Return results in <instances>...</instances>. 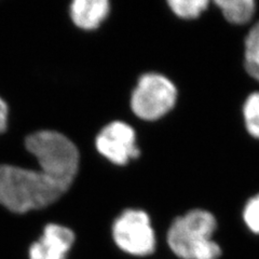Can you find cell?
<instances>
[{
	"label": "cell",
	"mask_w": 259,
	"mask_h": 259,
	"mask_svg": "<svg viewBox=\"0 0 259 259\" xmlns=\"http://www.w3.org/2000/svg\"><path fill=\"white\" fill-rule=\"evenodd\" d=\"M172 11L182 19H196L204 12L208 2L206 0H169Z\"/></svg>",
	"instance_id": "obj_12"
},
{
	"label": "cell",
	"mask_w": 259,
	"mask_h": 259,
	"mask_svg": "<svg viewBox=\"0 0 259 259\" xmlns=\"http://www.w3.org/2000/svg\"><path fill=\"white\" fill-rule=\"evenodd\" d=\"M96 148L101 155L118 165L140 156L135 145V132L128 124L115 121L105 126L96 137Z\"/></svg>",
	"instance_id": "obj_6"
},
{
	"label": "cell",
	"mask_w": 259,
	"mask_h": 259,
	"mask_svg": "<svg viewBox=\"0 0 259 259\" xmlns=\"http://www.w3.org/2000/svg\"><path fill=\"white\" fill-rule=\"evenodd\" d=\"M242 218L247 230L255 236H259V193L246 202Z\"/></svg>",
	"instance_id": "obj_13"
},
{
	"label": "cell",
	"mask_w": 259,
	"mask_h": 259,
	"mask_svg": "<svg viewBox=\"0 0 259 259\" xmlns=\"http://www.w3.org/2000/svg\"><path fill=\"white\" fill-rule=\"evenodd\" d=\"M243 118L247 132L259 140V92L247 96L243 105Z\"/></svg>",
	"instance_id": "obj_11"
},
{
	"label": "cell",
	"mask_w": 259,
	"mask_h": 259,
	"mask_svg": "<svg viewBox=\"0 0 259 259\" xmlns=\"http://www.w3.org/2000/svg\"><path fill=\"white\" fill-rule=\"evenodd\" d=\"M112 238L122 252L146 257L155 253L156 233L147 213L139 209H127L113 223Z\"/></svg>",
	"instance_id": "obj_5"
},
{
	"label": "cell",
	"mask_w": 259,
	"mask_h": 259,
	"mask_svg": "<svg viewBox=\"0 0 259 259\" xmlns=\"http://www.w3.org/2000/svg\"><path fill=\"white\" fill-rule=\"evenodd\" d=\"M26 149L34 155L40 167L67 185L78 172L79 152L66 136L54 131H40L26 137Z\"/></svg>",
	"instance_id": "obj_3"
},
{
	"label": "cell",
	"mask_w": 259,
	"mask_h": 259,
	"mask_svg": "<svg viewBox=\"0 0 259 259\" xmlns=\"http://www.w3.org/2000/svg\"><path fill=\"white\" fill-rule=\"evenodd\" d=\"M217 228L216 217L208 210H189L169 226L167 245L180 259H221L224 252L215 239Z\"/></svg>",
	"instance_id": "obj_2"
},
{
	"label": "cell",
	"mask_w": 259,
	"mask_h": 259,
	"mask_svg": "<svg viewBox=\"0 0 259 259\" xmlns=\"http://www.w3.org/2000/svg\"><path fill=\"white\" fill-rule=\"evenodd\" d=\"M176 99L177 90L171 80L159 74H146L132 94L131 107L139 118L152 121L166 115Z\"/></svg>",
	"instance_id": "obj_4"
},
{
	"label": "cell",
	"mask_w": 259,
	"mask_h": 259,
	"mask_svg": "<svg viewBox=\"0 0 259 259\" xmlns=\"http://www.w3.org/2000/svg\"><path fill=\"white\" fill-rule=\"evenodd\" d=\"M75 243V233L67 227L49 224L42 236L29 247V259H66Z\"/></svg>",
	"instance_id": "obj_7"
},
{
	"label": "cell",
	"mask_w": 259,
	"mask_h": 259,
	"mask_svg": "<svg viewBox=\"0 0 259 259\" xmlns=\"http://www.w3.org/2000/svg\"><path fill=\"white\" fill-rule=\"evenodd\" d=\"M108 12L107 0H76L70 6L72 21L78 27L88 30L99 27Z\"/></svg>",
	"instance_id": "obj_8"
},
{
	"label": "cell",
	"mask_w": 259,
	"mask_h": 259,
	"mask_svg": "<svg viewBox=\"0 0 259 259\" xmlns=\"http://www.w3.org/2000/svg\"><path fill=\"white\" fill-rule=\"evenodd\" d=\"M244 59L247 74L259 81V22L250 28L245 38Z\"/></svg>",
	"instance_id": "obj_10"
},
{
	"label": "cell",
	"mask_w": 259,
	"mask_h": 259,
	"mask_svg": "<svg viewBox=\"0 0 259 259\" xmlns=\"http://www.w3.org/2000/svg\"><path fill=\"white\" fill-rule=\"evenodd\" d=\"M8 113H9V109L6 102L0 97V133L6 131L7 123H8Z\"/></svg>",
	"instance_id": "obj_14"
},
{
	"label": "cell",
	"mask_w": 259,
	"mask_h": 259,
	"mask_svg": "<svg viewBox=\"0 0 259 259\" xmlns=\"http://www.w3.org/2000/svg\"><path fill=\"white\" fill-rule=\"evenodd\" d=\"M225 19L232 24H245L256 11V4L253 0H217Z\"/></svg>",
	"instance_id": "obj_9"
},
{
	"label": "cell",
	"mask_w": 259,
	"mask_h": 259,
	"mask_svg": "<svg viewBox=\"0 0 259 259\" xmlns=\"http://www.w3.org/2000/svg\"><path fill=\"white\" fill-rule=\"evenodd\" d=\"M70 186L50 172L14 165H0V204L23 214L47 207L58 201Z\"/></svg>",
	"instance_id": "obj_1"
}]
</instances>
